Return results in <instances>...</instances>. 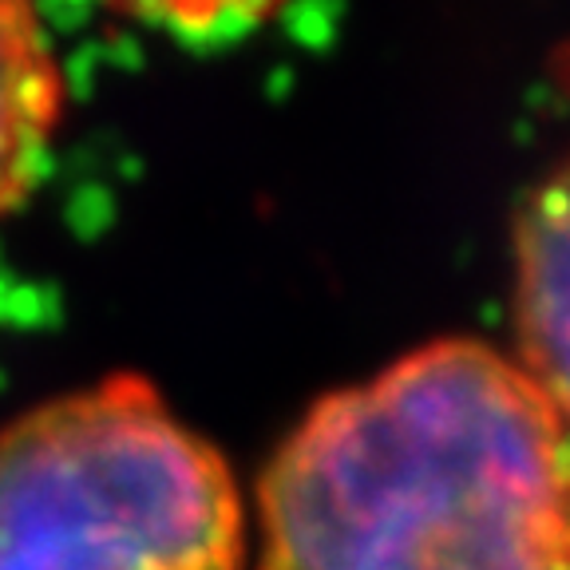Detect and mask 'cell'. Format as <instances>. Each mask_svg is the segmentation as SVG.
I'll use <instances>...</instances> for the list:
<instances>
[{
	"mask_svg": "<svg viewBox=\"0 0 570 570\" xmlns=\"http://www.w3.org/2000/svg\"><path fill=\"white\" fill-rule=\"evenodd\" d=\"M226 460L142 376H107L0 432V570H242Z\"/></svg>",
	"mask_w": 570,
	"mask_h": 570,
	"instance_id": "obj_2",
	"label": "cell"
},
{
	"mask_svg": "<svg viewBox=\"0 0 570 570\" xmlns=\"http://www.w3.org/2000/svg\"><path fill=\"white\" fill-rule=\"evenodd\" d=\"M60 111V60L40 17L28 4H0V214L32 190Z\"/></svg>",
	"mask_w": 570,
	"mask_h": 570,
	"instance_id": "obj_4",
	"label": "cell"
},
{
	"mask_svg": "<svg viewBox=\"0 0 570 570\" xmlns=\"http://www.w3.org/2000/svg\"><path fill=\"white\" fill-rule=\"evenodd\" d=\"M258 570H570V424L480 341L330 392L262 475Z\"/></svg>",
	"mask_w": 570,
	"mask_h": 570,
	"instance_id": "obj_1",
	"label": "cell"
},
{
	"mask_svg": "<svg viewBox=\"0 0 570 570\" xmlns=\"http://www.w3.org/2000/svg\"><path fill=\"white\" fill-rule=\"evenodd\" d=\"M515 325L519 368L570 424V159L519 210Z\"/></svg>",
	"mask_w": 570,
	"mask_h": 570,
	"instance_id": "obj_3",
	"label": "cell"
}]
</instances>
